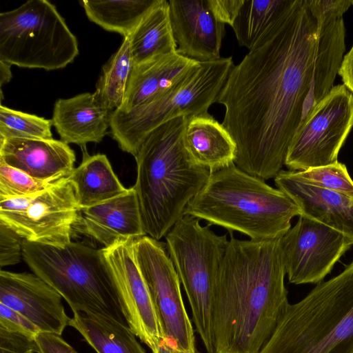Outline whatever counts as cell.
Wrapping results in <instances>:
<instances>
[{
	"label": "cell",
	"instance_id": "19",
	"mask_svg": "<svg viewBox=\"0 0 353 353\" xmlns=\"http://www.w3.org/2000/svg\"><path fill=\"white\" fill-rule=\"evenodd\" d=\"M77 225L81 232L105 248L146 235L134 187L122 195L81 210Z\"/></svg>",
	"mask_w": 353,
	"mask_h": 353
},
{
	"label": "cell",
	"instance_id": "10",
	"mask_svg": "<svg viewBox=\"0 0 353 353\" xmlns=\"http://www.w3.org/2000/svg\"><path fill=\"white\" fill-rule=\"evenodd\" d=\"M137 264L154 303L163 341L181 353H199L165 243L143 236L133 242Z\"/></svg>",
	"mask_w": 353,
	"mask_h": 353
},
{
	"label": "cell",
	"instance_id": "5",
	"mask_svg": "<svg viewBox=\"0 0 353 353\" xmlns=\"http://www.w3.org/2000/svg\"><path fill=\"white\" fill-rule=\"evenodd\" d=\"M259 353H353V259L289 303Z\"/></svg>",
	"mask_w": 353,
	"mask_h": 353
},
{
	"label": "cell",
	"instance_id": "35",
	"mask_svg": "<svg viewBox=\"0 0 353 353\" xmlns=\"http://www.w3.org/2000/svg\"><path fill=\"white\" fill-rule=\"evenodd\" d=\"M0 327L35 338L39 328L26 317L13 309L0 303Z\"/></svg>",
	"mask_w": 353,
	"mask_h": 353
},
{
	"label": "cell",
	"instance_id": "2",
	"mask_svg": "<svg viewBox=\"0 0 353 353\" xmlns=\"http://www.w3.org/2000/svg\"><path fill=\"white\" fill-rule=\"evenodd\" d=\"M281 239H230L214 286L215 353H259L289 304Z\"/></svg>",
	"mask_w": 353,
	"mask_h": 353
},
{
	"label": "cell",
	"instance_id": "26",
	"mask_svg": "<svg viewBox=\"0 0 353 353\" xmlns=\"http://www.w3.org/2000/svg\"><path fill=\"white\" fill-rule=\"evenodd\" d=\"M294 0H244L232 26L238 43L251 50L264 43L282 22Z\"/></svg>",
	"mask_w": 353,
	"mask_h": 353
},
{
	"label": "cell",
	"instance_id": "22",
	"mask_svg": "<svg viewBox=\"0 0 353 353\" xmlns=\"http://www.w3.org/2000/svg\"><path fill=\"white\" fill-rule=\"evenodd\" d=\"M183 143L190 159L211 173L234 163V141L222 123L208 112L188 118Z\"/></svg>",
	"mask_w": 353,
	"mask_h": 353
},
{
	"label": "cell",
	"instance_id": "1",
	"mask_svg": "<svg viewBox=\"0 0 353 353\" xmlns=\"http://www.w3.org/2000/svg\"><path fill=\"white\" fill-rule=\"evenodd\" d=\"M316 22L306 0L294 3L276 30L233 65L216 102L236 145L234 164L263 181L285 163L313 74Z\"/></svg>",
	"mask_w": 353,
	"mask_h": 353
},
{
	"label": "cell",
	"instance_id": "11",
	"mask_svg": "<svg viewBox=\"0 0 353 353\" xmlns=\"http://www.w3.org/2000/svg\"><path fill=\"white\" fill-rule=\"evenodd\" d=\"M80 213L68 177L35 194L0 201V222L37 243L63 247L71 242Z\"/></svg>",
	"mask_w": 353,
	"mask_h": 353
},
{
	"label": "cell",
	"instance_id": "28",
	"mask_svg": "<svg viewBox=\"0 0 353 353\" xmlns=\"http://www.w3.org/2000/svg\"><path fill=\"white\" fill-rule=\"evenodd\" d=\"M158 0L81 1L88 18L104 30L129 36Z\"/></svg>",
	"mask_w": 353,
	"mask_h": 353
},
{
	"label": "cell",
	"instance_id": "14",
	"mask_svg": "<svg viewBox=\"0 0 353 353\" xmlns=\"http://www.w3.org/2000/svg\"><path fill=\"white\" fill-rule=\"evenodd\" d=\"M130 239L103 248L121 292L132 331L154 352L163 341L158 316L133 253Z\"/></svg>",
	"mask_w": 353,
	"mask_h": 353
},
{
	"label": "cell",
	"instance_id": "42",
	"mask_svg": "<svg viewBox=\"0 0 353 353\" xmlns=\"http://www.w3.org/2000/svg\"><path fill=\"white\" fill-rule=\"evenodd\" d=\"M352 5H353V1H352Z\"/></svg>",
	"mask_w": 353,
	"mask_h": 353
},
{
	"label": "cell",
	"instance_id": "39",
	"mask_svg": "<svg viewBox=\"0 0 353 353\" xmlns=\"http://www.w3.org/2000/svg\"><path fill=\"white\" fill-rule=\"evenodd\" d=\"M339 74L343 80V85L353 94V45L343 57Z\"/></svg>",
	"mask_w": 353,
	"mask_h": 353
},
{
	"label": "cell",
	"instance_id": "29",
	"mask_svg": "<svg viewBox=\"0 0 353 353\" xmlns=\"http://www.w3.org/2000/svg\"><path fill=\"white\" fill-rule=\"evenodd\" d=\"M134 65L127 36L103 66L94 92L97 99L109 110L114 111L121 105Z\"/></svg>",
	"mask_w": 353,
	"mask_h": 353
},
{
	"label": "cell",
	"instance_id": "7",
	"mask_svg": "<svg viewBox=\"0 0 353 353\" xmlns=\"http://www.w3.org/2000/svg\"><path fill=\"white\" fill-rule=\"evenodd\" d=\"M233 65L231 57L200 62L165 92L128 112L114 110L110 127L112 138L123 152L135 157L145 137L159 125L208 112Z\"/></svg>",
	"mask_w": 353,
	"mask_h": 353
},
{
	"label": "cell",
	"instance_id": "32",
	"mask_svg": "<svg viewBox=\"0 0 353 353\" xmlns=\"http://www.w3.org/2000/svg\"><path fill=\"white\" fill-rule=\"evenodd\" d=\"M55 182L37 179L0 160V201L35 194Z\"/></svg>",
	"mask_w": 353,
	"mask_h": 353
},
{
	"label": "cell",
	"instance_id": "41",
	"mask_svg": "<svg viewBox=\"0 0 353 353\" xmlns=\"http://www.w3.org/2000/svg\"><path fill=\"white\" fill-rule=\"evenodd\" d=\"M152 353H181L163 341Z\"/></svg>",
	"mask_w": 353,
	"mask_h": 353
},
{
	"label": "cell",
	"instance_id": "24",
	"mask_svg": "<svg viewBox=\"0 0 353 353\" xmlns=\"http://www.w3.org/2000/svg\"><path fill=\"white\" fill-rule=\"evenodd\" d=\"M81 210L101 203L125 194V188L103 154L85 153L81 164L68 176Z\"/></svg>",
	"mask_w": 353,
	"mask_h": 353
},
{
	"label": "cell",
	"instance_id": "8",
	"mask_svg": "<svg viewBox=\"0 0 353 353\" xmlns=\"http://www.w3.org/2000/svg\"><path fill=\"white\" fill-rule=\"evenodd\" d=\"M211 225L183 215L165 235L170 256L185 291L192 321L208 353H215L212 301L215 279L229 240Z\"/></svg>",
	"mask_w": 353,
	"mask_h": 353
},
{
	"label": "cell",
	"instance_id": "25",
	"mask_svg": "<svg viewBox=\"0 0 353 353\" xmlns=\"http://www.w3.org/2000/svg\"><path fill=\"white\" fill-rule=\"evenodd\" d=\"M128 37L134 65L176 52L168 1L158 0Z\"/></svg>",
	"mask_w": 353,
	"mask_h": 353
},
{
	"label": "cell",
	"instance_id": "20",
	"mask_svg": "<svg viewBox=\"0 0 353 353\" xmlns=\"http://www.w3.org/2000/svg\"><path fill=\"white\" fill-rule=\"evenodd\" d=\"M112 110L94 93L85 92L54 103L52 125L64 143L85 145L99 143L110 127Z\"/></svg>",
	"mask_w": 353,
	"mask_h": 353
},
{
	"label": "cell",
	"instance_id": "9",
	"mask_svg": "<svg viewBox=\"0 0 353 353\" xmlns=\"http://www.w3.org/2000/svg\"><path fill=\"white\" fill-rule=\"evenodd\" d=\"M79 54L78 41L56 6L29 0L0 14V60L21 68L61 69Z\"/></svg>",
	"mask_w": 353,
	"mask_h": 353
},
{
	"label": "cell",
	"instance_id": "23",
	"mask_svg": "<svg viewBox=\"0 0 353 353\" xmlns=\"http://www.w3.org/2000/svg\"><path fill=\"white\" fill-rule=\"evenodd\" d=\"M316 30L313 74L300 123L332 90L344 57L345 29L343 17L316 23Z\"/></svg>",
	"mask_w": 353,
	"mask_h": 353
},
{
	"label": "cell",
	"instance_id": "13",
	"mask_svg": "<svg viewBox=\"0 0 353 353\" xmlns=\"http://www.w3.org/2000/svg\"><path fill=\"white\" fill-rule=\"evenodd\" d=\"M353 245V240L301 215L281 239L282 257L290 283H319Z\"/></svg>",
	"mask_w": 353,
	"mask_h": 353
},
{
	"label": "cell",
	"instance_id": "34",
	"mask_svg": "<svg viewBox=\"0 0 353 353\" xmlns=\"http://www.w3.org/2000/svg\"><path fill=\"white\" fill-rule=\"evenodd\" d=\"M317 24L343 17L352 4L350 0H306Z\"/></svg>",
	"mask_w": 353,
	"mask_h": 353
},
{
	"label": "cell",
	"instance_id": "17",
	"mask_svg": "<svg viewBox=\"0 0 353 353\" xmlns=\"http://www.w3.org/2000/svg\"><path fill=\"white\" fill-rule=\"evenodd\" d=\"M274 183L297 205L301 215L353 240V198L307 183L292 170H281Z\"/></svg>",
	"mask_w": 353,
	"mask_h": 353
},
{
	"label": "cell",
	"instance_id": "33",
	"mask_svg": "<svg viewBox=\"0 0 353 353\" xmlns=\"http://www.w3.org/2000/svg\"><path fill=\"white\" fill-rule=\"evenodd\" d=\"M23 239L12 229L0 222V266L15 265L22 257Z\"/></svg>",
	"mask_w": 353,
	"mask_h": 353
},
{
	"label": "cell",
	"instance_id": "16",
	"mask_svg": "<svg viewBox=\"0 0 353 353\" xmlns=\"http://www.w3.org/2000/svg\"><path fill=\"white\" fill-rule=\"evenodd\" d=\"M168 3L176 52L198 62L220 59L225 24L214 17L208 0Z\"/></svg>",
	"mask_w": 353,
	"mask_h": 353
},
{
	"label": "cell",
	"instance_id": "21",
	"mask_svg": "<svg viewBox=\"0 0 353 353\" xmlns=\"http://www.w3.org/2000/svg\"><path fill=\"white\" fill-rule=\"evenodd\" d=\"M199 63L176 52L134 65L123 103L117 110L128 112L165 92Z\"/></svg>",
	"mask_w": 353,
	"mask_h": 353
},
{
	"label": "cell",
	"instance_id": "40",
	"mask_svg": "<svg viewBox=\"0 0 353 353\" xmlns=\"http://www.w3.org/2000/svg\"><path fill=\"white\" fill-rule=\"evenodd\" d=\"M11 65L8 63L0 60V86L8 83L12 78Z\"/></svg>",
	"mask_w": 353,
	"mask_h": 353
},
{
	"label": "cell",
	"instance_id": "4",
	"mask_svg": "<svg viewBox=\"0 0 353 353\" xmlns=\"http://www.w3.org/2000/svg\"><path fill=\"white\" fill-rule=\"evenodd\" d=\"M185 214L252 240H267L281 238L291 228L292 219L301 213L283 192L233 163L210 174Z\"/></svg>",
	"mask_w": 353,
	"mask_h": 353
},
{
	"label": "cell",
	"instance_id": "3",
	"mask_svg": "<svg viewBox=\"0 0 353 353\" xmlns=\"http://www.w3.org/2000/svg\"><path fill=\"white\" fill-rule=\"evenodd\" d=\"M189 117L176 118L153 130L134 157L137 178L133 187L143 230L147 236L158 241L184 215L188 203L211 174L196 165L184 147Z\"/></svg>",
	"mask_w": 353,
	"mask_h": 353
},
{
	"label": "cell",
	"instance_id": "15",
	"mask_svg": "<svg viewBox=\"0 0 353 353\" xmlns=\"http://www.w3.org/2000/svg\"><path fill=\"white\" fill-rule=\"evenodd\" d=\"M0 303L26 317L41 332L61 336L70 319L61 294L34 273L1 270Z\"/></svg>",
	"mask_w": 353,
	"mask_h": 353
},
{
	"label": "cell",
	"instance_id": "12",
	"mask_svg": "<svg viewBox=\"0 0 353 353\" xmlns=\"http://www.w3.org/2000/svg\"><path fill=\"white\" fill-rule=\"evenodd\" d=\"M352 127L353 94L343 84L333 86L299 124L284 165L301 171L337 162Z\"/></svg>",
	"mask_w": 353,
	"mask_h": 353
},
{
	"label": "cell",
	"instance_id": "37",
	"mask_svg": "<svg viewBox=\"0 0 353 353\" xmlns=\"http://www.w3.org/2000/svg\"><path fill=\"white\" fill-rule=\"evenodd\" d=\"M208 3L217 20L232 26L244 0H208Z\"/></svg>",
	"mask_w": 353,
	"mask_h": 353
},
{
	"label": "cell",
	"instance_id": "27",
	"mask_svg": "<svg viewBox=\"0 0 353 353\" xmlns=\"http://www.w3.org/2000/svg\"><path fill=\"white\" fill-rule=\"evenodd\" d=\"M68 325L97 353H145L129 326L101 315L75 313Z\"/></svg>",
	"mask_w": 353,
	"mask_h": 353
},
{
	"label": "cell",
	"instance_id": "36",
	"mask_svg": "<svg viewBox=\"0 0 353 353\" xmlns=\"http://www.w3.org/2000/svg\"><path fill=\"white\" fill-rule=\"evenodd\" d=\"M0 353H39L35 338L0 327Z\"/></svg>",
	"mask_w": 353,
	"mask_h": 353
},
{
	"label": "cell",
	"instance_id": "38",
	"mask_svg": "<svg viewBox=\"0 0 353 353\" xmlns=\"http://www.w3.org/2000/svg\"><path fill=\"white\" fill-rule=\"evenodd\" d=\"M35 339L39 348V353H78L61 336L40 332Z\"/></svg>",
	"mask_w": 353,
	"mask_h": 353
},
{
	"label": "cell",
	"instance_id": "30",
	"mask_svg": "<svg viewBox=\"0 0 353 353\" xmlns=\"http://www.w3.org/2000/svg\"><path fill=\"white\" fill-rule=\"evenodd\" d=\"M52 119L13 110L1 104L0 139H52Z\"/></svg>",
	"mask_w": 353,
	"mask_h": 353
},
{
	"label": "cell",
	"instance_id": "31",
	"mask_svg": "<svg viewBox=\"0 0 353 353\" xmlns=\"http://www.w3.org/2000/svg\"><path fill=\"white\" fill-rule=\"evenodd\" d=\"M303 181L353 198V180L345 164L339 161L305 170L294 171Z\"/></svg>",
	"mask_w": 353,
	"mask_h": 353
},
{
	"label": "cell",
	"instance_id": "6",
	"mask_svg": "<svg viewBox=\"0 0 353 353\" xmlns=\"http://www.w3.org/2000/svg\"><path fill=\"white\" fill-rule=\"evenodd\" d=\"M22 258L33 273L61 294L73 314L101 315L129 326L121 292L102 248L72 241L61 247L23 239Z\"/></svg>",
	"mask_w": 353,
	"mask_h": 353
},
{
	"label": "cell",
	"instance_id": "18",
	"mask_svg": "<svg viewBox=\"0 0 353 353\" xmlns=\"http://www.w3.org/2000/svg\"><path fill=\"white\" fill-rule=\"evenodd\" d=\"M0 160L37 179L55 182L74 169L75 154L61 140L0 139Z\"/></svg>",
	"mask_w": 353,
	"mask_h": 353
}]
</instances>
